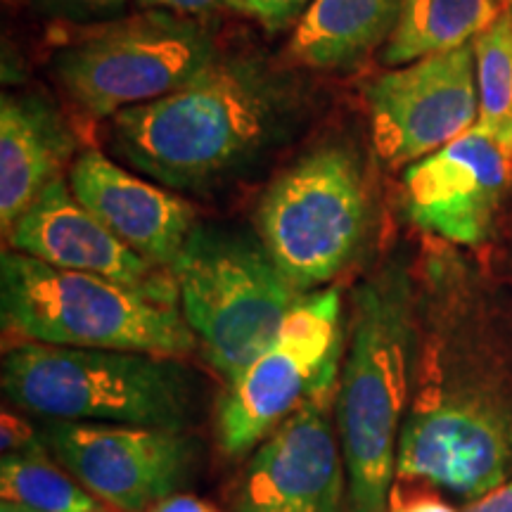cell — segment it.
Segmentation results:
<instances>
[{
	"label": "cell",
	"instance_id": "cell-22",
	"mask_svg": "<svg viewBox=\"0 0 512 512\" xmlns=\"http://www.w3.org/2000/svg\"><path fill=\"white\" fill-rule=\"evenodd\" d=\"M313 0H242V12L261 24L268 34L294 27Z\"/></svg>",
	"mask_w": 512,
	"mask_h": 512
},
{
	"label": "cell",
	"instance_id": "cell-14",
	"mask_svg": "<svg viewBox=\"0 0 512 512\" xmlns=\"http://www.w3.org/2000/svg\"><path fill=\"white\" fill-rule=\"evenodd\" d=\"M10 249L64 271L98 275L159 302H178L171 268L157 266L124 245L110 228L76 200L67 176L55 178L5 235Z\"/></svg>",
	"mask_w": 512,
	"mask_h": 512
},
{
	"label": "cell",
	"instance_id": "cell-25",
	"mask_svg": "<svg viewBox=\"0 0 512 512\" xmlns=\"http://www.w3.org/2000/svg\"><path fill=\"white\" fill-rule=\"evenodd\" d=\"M465 512H512V482H505L491 489L489 494L475 498Z\"/></svg>",
	"mask_w": 512,
	"mask_h": 512
},
{
	"label": "cell",
	"instance_id": "cell-28",
	"mask_svg": "<svg viewBox=\"0 0 512 512\" xmlns=\"http://www.w3.org/2000/svg\"><path fill=\"white\" fill-rule=\"evenodd\" d=\"M0 512H41V510H34L29 508V505L17 503V501H5L3 498V503H0Z\"/></svg>",
	"mask_w": 512,
	"mask_h": 512
},
{
	"label": "cell",
	"instance_id": "cell-10",
	"mask_svg": "<svg viewBox=\"0 0 512 512\" xmlns=\"http://www.w3.org/2000/svg\"><path fill=\"white\" fill-rule=\"evenodd\" d=\"M363 100L377 159L392 169L418 162L477 124L475 46L389 69L363 86Z\"/></svg>",
	"mask_w": 512,
	"mask_h": 512
},
{
	"label": "cell",
	"instance_id": "cell-26",
	"mask_svg": "<svg viewBox=\"0 0 512 512\" xmlns=\"http://www.w3.org/2000/svg\"><path fill=\"white\" fill-rule=\"evenodd\" d=\"M150 512H219L214 505L190 494H174L159 501Z\"/></svg>",
	"mask_w": 512,
	"mask_h": 512
},
{
	"label": "cell",
	"instance_id": "cell-1",
	"mask_svg": "<svg viewBox=\"0 0 512 512\" xmlns=\"http://www.w3.org/2000/svg\"><path fill=\"white\" fill-rule=\"evenodd\" d=\"M330 88L259 48H223L195 81L100 124L112 155L181 195L240 185L297 145L323 117Z\"/></svg>",
	"mask_w": 512,
	"mask_h": 512
},
{
	"label": "cell",
	"instance_id": "cell-5",
	"mask_svg": "<svg viewBox=\"0 0 512 512\" xmlns=\"http://www.w3.org/2000/svg\"><path fill=\"white\" fill-rule=\"evenodd\" d=\"M185 323L223 380H235L302 302L259 235L197 221L174 268Z\"/></svg>",
	"mask_w": 512,
	"mask_h": 512
},
{
	"label": "cell",
	"instance_id": "cell-2",
	"mask_svg": "<svg viewBox=\"0 0 512 512\" xmlns=\"http://www.w3.org/2000/svg\"><path fill=\"white\" fill-rule=\"evenodd\" d=\"M415 351L411 275L389 261L356 285L351 347L337 389L349 512H387Z\"/></svg>",
	"mask_w": 512,
	"mask_h": 512
},
{
	"label": "cell",
	"instance_id": "cell-27",
	"mask_svg": "<svg viewBox=\"0 0 512 512\" xmlns=\"http://www.w3.org/2000/svg\"><path fill=\"white\" fill-rule=\"evenodd\" d=\"M392 512H458L437 496H415L406 501H394Z\"/></svg>",
	"mask_w": 512,
	"mask_h": 512
},
{
	"label": "cell",
	"instance_id": "cell-7",
	"mask_svg": "<svg viewBox=\"0 0 512 512\" xmlns=\"http://www.w3.org/2000/svg\"><path fill=\"white\" fill-rule=\"evenodd\" d=\"M178 361L24 342L5 354L3 392L12 406L50 420L181 430L190 375Z\"/></svg>",
	"mask_w": 512,
	"mask_h": 512
},
{
	"label": "cell",
	"instance_id": "cell-9",
	"mask_svg": "<svg viewBox=\"0 0 512 512\" xmlns=\"http://www.w3.org/2000/svg\"><path fill=\"white\" fill-rule=\"evenodd\" d=\"M512 475V411L479 392L420 401L401 427L394 479L427 484L467 501Z\"/></svg>",
	"mask_w": 512,
	"mask_h": 512
},
{
	"label": "cell",
	"instance_id": "cell-23",
	"mask_svg": "<svg viewBox=\"0 0 512 512\" xmlns=\"http://www.w3.org/2000/svg\"><path fill=\"white\" fill-rule=\"evenodd\" d=\"M143 10H164L183 17L209 19L221 12H242V0H136Z\"/></svg>",
	"mask_w": 512,
	"mask_h": 512
},
{
	"label": "cell",
	"instance_id": "cell-15",
	"mask_svg": "<svg viewBox=\"0 0 512 512\" xmlns=\"http://www.w3.org/2000/svg\"><path fill=\"white\" fill-rule=\"evenodd\" d=\"M69 188L95 219L152 264L174 268L195 228V207L174 190L136 174L112 155L86 147L69 166Z\"/></svg>",
	"mask_w": 512,
	"mask_h": 512
},
{
	"label": "cell",
	"instance_id": "cell-12",
	"mask_svg": "<svg viewBox=\"0 0 512 512\" xmlns=\"http://www.w3.org/2000/svg\"><path fill=\"white\" fill-rule=\"evenodd\" d=\"M510 178L512 155L475 124L453 143L406 166L401 204L415 228L477 247L491 238Z\"/></svg>",
	"mask_w": 512,
	"mask_h": 512
},
{
	"label": "cell",
	"instance_id": "cell-8",
	"mask_svg": "<svg viewBox=\"0 0 512 512\" xmlns=\"http://www.w3.org/2000/svg\"><path fill=\"white\" fill-rule=\"evenodd\" d=\"M342 356V297L337 287L306 292L271 347L261 351L216 406V439L228 456H245L304 403L335 389Z\"/></svg>",
	"mask_w": 512,
	"mask_h": 512
},
{
	"label": "cell",
	"instance_id": "cell-16",
	"mask_svg": "<svg viewBox=\"0 0 512 512\" xmlns=\"http://www.w3.org/2000/svg\"><path fill=\"white\" fill-rule=\"evenodd\" d=\"M79 136L62 107L34 88L0 100V226L10 233L29 204L79 157Z\"/></svg>",
	"mask_w": 512,
	"mask_h": 512
},
{
	"label": "cell",
	"instance_id": "cell-18",
	"mask_svg": "<svg viewBox=\"0 0 512 512\" xmlns=\"http://www.w3.org/2000/svg\"><path fill=\"white\" fill-rule=\"evenodd\" d=\"M501 15V0H401L399 24L380 60L396 69L467 46Z\"/></svg>",
	"mask_w": 512,
	"mask_h": 512
},
{
	"label": "cell",
	"instance_id": "cell-21",
	"mask_svg": "<svg viewBox=\"0 0 512 512\" xmlns=\"http://www.w3.org/2000/svg\"><path fill=\"white\" fill-rule=\"evenodd\" d=\"M38 15L74 27H95L124 15L128 0H24Z\"/></svg>",
	"mask_w": 512,
	"mask_h": 512
},
{
	"label": "cell",
	"instance_id": "cell-6",
	"mask_svg": "<svg viewBox=\"0 0 512 512\" xmlns=\"http://www.w3.org/2000/svg\"><path fill=\"white\" fill-rule=\"evenodd\" d=\"M221 50L219 31L209 19L143 10L76 27L53 50L48 67L69 105L102 124L128 107L181 91Z\"/></svg>",
	"mask_w": 512,
	"mask_h": 512
},
{
	"label": "cell",
	"instance_id": "cell-19",
	"mask_svg": "<svg viewBox=\"0 0 512 512\" xmlns=\"http://www.w3.org/2000/svg\"><path fill=\"white\" fill-rule=\"evenodd\" d=\"M0 491L5 501L24 503L41 512H117L43 456V451L3 456Z\"/></svg>",
	"mask_w": 512,
	"mask_h": 512
},
{
	"label": "cell",
	"instance_id": "cell-3",
	"mask_svg": "<svg viewBox=\"0 0 512 512\" xmlns=\"http://www.w3.org/2000/svg\"><path fill=\"white\" fill-rule=\"evenodd\" d=\"M370 166L354 128H330L261 192L256 235L299 292L332 283L366 247L373 223Z\"/></svg>",
	"mask_w": 512,
	"mask_h": 512
},
{
	"label": "cell",
	"instance_id": "cell-29",
	"mask_svg": "<svg viewBox=\"0 0 512 512\" xmlns=\"http://www.w3.org/2000/svg\"><path fill=\"white\" fill-rule=\"evenodd\" d=\"M505 12L512 17V0H505Z\"/></svg>",
	"mask_w": 512,
	"mask_h": 512
},
{
	"label": "cell",
	"instance_id": "cell-11",
	"mask_svg": "<svg viewBox=\"0 0 512 512\" xmlns=\"http://www.w3.org/2000/svg\"><path fill=\"white\" fill-rule=\"evenodd\" d=\"M46 441L57 463L117 512H150L174 496L195 458L181 430L166 427L53 420Z\"/></svg>",
	"mask_w": 512,
	"mask_h": 512
},
{
	"label": "cell",
	"instance_id": "cell-20",
	"mask_svg": "<svg viewBox=\"0 0 512 512\" xmlns=\"http://www.w3.org/2000/svg\"><path fill=\"white\" fill-rule=\"evenodd\" d=\"M479 119L477 126L489 133L512 155V17H501L475 41Z\"/></svg>",
	"mask_w": 512,
	"mask_h": 512
},
{
	"label": "cell",
	"instance_id": "cell-4",
	"mask_svg": "<svg viewBox=\"0 0 512 512\" xmlns=\"http://www.w3.org/2000/svg\"><path fill=\"white\" fill-rule=\"evenodd\" d=\"M0 311L5 332L24 342L162 358H185L200 347L181 304L15 249L0 256Z\"/></svg>",
	"mask_w": 512,
	"mask_h": 512
},
{
	"label": "cell",
	"instance_id": "cell-24",
	"mask_svg": "<svg viewBox=\"0 0 512 512\" xmlns=\"http://www.w3.org/2000/svg\"><path fill=\"white\" fill-rule=\"evenodd\" d=\"M41 451L38 441L29 425L15 415L3 413V456H15V453H34Z\"/></svg>",
	"mask_w": 512,
	"mask_h": 512
},
{
	"label": "cell",
	"instance_id": "cell-17",
	"mask_svg": "<svg viewBox=\"0 0 512 512\" xmlns=\"http://www.w3.org/2000/svg\"><path fill=\"white\" fill-rule=\"evenodd\" d=\"M401 0H313L294 24L283 60L311 74H347L387 46Z\"/></svg>",
	"mask_w": 512,
	"mask_h": 512
},
{
	"label": "cell",
	"instance_id": "cell-13",
	"mask_svg": "<svg viewBox=\"0 0 512 512\" xmlns=\"http://www.w3.org/2000/svg\"><path fill=\"white\" fill-rule=\"evenodd\" d=\"M335 396H313L256 446L233 512H342L349 477L328 418Z\"/></svg>",
	"mask_w": 512,
	"mask_h": 512
}]
</instances>
